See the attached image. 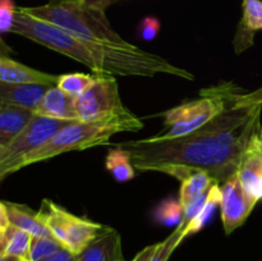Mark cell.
<instances>
[{"instance_id": "6da1fadb", "label": "cell", "mask_w": 262, "mask_h": 261, "mask_svg": "<svg viewBox=\"0 0 262 261\" xmlns=\"http://www.w3.org/2000/svg\"><path fill=\"white\" fill-rule=\"evenodd\" d=\"M235 92L227 110L200 129L173 140L128 141L118 145L142 171L168 165L202 169L220 184L239 170L251 138L261 125L262 105H235Z\"/></svg>"}, {"instance_id": "7a4b0ae2", "label": "cell", "mask_w": 262, "mask_h": 261, "mask_svg": "<svg viewBox=\"0 0 262 261\" xmlns=\"http://www.w3.org/2000/svg\"><path fill=\"white\" fill-rule=\"evenodd\" d=\"M12 33L23 36L45 48L79 61L99 76L154 77L169 74L193 81L194 74L169 63L163 56L138 46H115L83 40L50 22L36 18L17 8Z\"/></svg>"}, {"instance_id": "3957f363", "label": "cell", "mask_w": 262, "mask_h": 261, "mask_svg": "<svg viewBox=\"0 0 262 261\" xmlns=\"http://www.w3.org/2000/svg\"><path fill=\"white\" fill-rule=\"evenodd\" d=\"M143 123L129 110L96 122H69L55 133L46 145L18 161L13 168L12 174L25 166L46 161L51 158L69 153V151L86 150L95 146L107 145L110 138L117 133L137 132L142 129Z\"/></svg>"}, {"instance_id": "277c9868", "label": "cell", "mask_w": 262, "mask_h": 261, "mask_svg": "<svg viewBox=\"0 0 262 261\" xmlns=\"http://www.w3.org/2000/svg\"><path fill=\"white\" fill-rule=\"evenodd\" d=\"M109 4L110 0H74L20 9L83 40L129 48L132 44L118 35L107 20L105 9Z\"/></svg>"}, {"instance_id": "5b68a950", "label": "cell", "mask_w": 262, "mask_h": 261, "mask_svg": "<svg viewBox=\"0 0 262 261\" xmlns=\"http://www.w3.org/2000/svg\"><path fill=\"white\" fill-rule=\"evenodd\" d=\"M235 87L232 83L206 89L201 91V97L183 102L171 107L164 114V129L154 140H173L183 137L200 129L229 106Z\"/></svg>"}, {"instance_id": "8992f818", "label": "cell", "mask_w": 262, "mask_h": 261, "mask_svg": "<svg viewBox=\"0 0 262 261\" xmlns=\"http://www.w3.org/2000/svg\"><path fill=\"white\" fill-rule=\"evenodd\" d=\"M37 217L49 228L53 237L76 256L109 229L99 223L76 216L50 200H43Z\"/></svg>"}, {"instance_id": "52a82bcc", "label": "cell", "mask_w": 262, "mask_h": 261, "mask_svg": "<svg viewBox=\"0 0 262 261\" xmlns=\"http://www.w3.org/2000/svg\"><path fill=\"white\" fill-rule=\"evenodd\" d=\"M68 123L67 120L36 114L30 124L12 142L0 147V181H4L12 174L13 168L18 161L46 145L55 133Z\"/></svg>"}, {"instance_id": "ba28073f", "label": "cell", "mask_w": 262, "mask_h": 261, "mask_svg": "<svg viewBox=\"0 0 262 261\" xmlns=\"http://www.w3.org/2000/svg\"><path fill=\"white\" fill-rule=\"evenodd\" d=\"M78 120L96 122L127 110L120 99L118 83L113 76H97V79L74 101Z\"/></svg>"}, {"instance_id": "9c48e42d", "label": "cell", "mask_w": 262, "mask_h": 261, "mask_svg": "<svg viewBox=\"0 0 262 261\" xmlns=\"http://www.w3.org/2000/svg\"><path fill=\"white\" fill-rule=\"evenodd\" d=\"M222 202L220 215L225 234H230L243 224L255 209L257 200L247 193L239 179V173L230 176L224 183L220 184Z\"/></svg>"}, {"instance_id": "30bf717a", "label": "cell", "mask_w": 262, "mask_h": 261, "mask_svg": "<svg viewBox=\"0 0 262 261\" xmlns=\"http://www.w3.org/2000/svg\"><path fill=\"white\" fill-rule=\"evenodd\" d=\"M239 179L250 196L262 200V127L256 129L239 166Z\"/></svg>"}, {"instance_id": "8fae6325", "label": "cell", "mask_w": 262, "mask_h": 261, "mask_svg": "<svg viewBox=\"0 0 262 261\" xmlns=\"http://www.w3.org/2000/svg\"><path fill=\"white\" fill-rule=\"evenodd\" d=\"M59 76L37 71L13 60L12 58H0V82L7 83H37L54 87L58 84Z\"/></svg>"}, {"instance_id": "7c38bea8", "label": "cell", "mask_w": 262, "mask_h": 261, "mask_svg": "<svg viewBox=\"0 0 262 261\" xmlns=\"http://www.w3.org/2000/svg\"><path fill=\"white\" fill-rule=\"evenodd\" d=\"M50 86L37 83L0 82V101L37 112Z\"/></svg>"}, {"instance_id": "4fadbf2b", "label": "cell", "mask_w": 262, "mask_h": 261, "mask_svg": "<svg viewBox=\"0 0 262 261\" xmlns=\"http://www.w3.org/2000/svg\"><path fill=\"white\" fill-rule=\"evenodd\" d=\"M120 258H123L122 238L117 230L109 227L77 255L76 261H119Z\"/></svg>"}, {"instance_id": "5bb4252c", "label": "cell", "mask_w": 262, "mask_h": 261, "mask_svg": "<svg viewBox=\"0 0 262 261\" xmlns=\"http://www.w3.org/2000/svg\"><path fill=\"white\" fill-rule=\"evenodd\" d=\"M35 115L33 110L0 101V147L12 142Z\"/></svg>"}, {"instance_id": "9a60e30c", "label": "cell", "mask_w": 262, "mask_h": 261, "mask_svg": "<svg viewBox=\"0 0 262 261\" xmlns=\"http://www.w3.org/2000/svg\"><path fill=\"white\" fill-rule=\"evenodd\" d=\"M74 101H76V97L67 94L58 86L50 87L36 114L41 117L53 118V119L74 122V120H78Z\"/></svg>"}, {"instance_id": "2e32d148", "label": "cell", "mask_w": 262, "mask_h": 261, "mask_svg": "<svg viewBox=\"0 0 262 261\" xmlns=\"http://www.w3.org/2000/svg\"><path fill=\"white\" fill-rule=\"evenodd\" d=\"M243 15L234 37L235 53L253 44V35L262 30V0H243Z\"/></svg>"}, {"instance_id": "e0dca14e", "label": "cell", "mask_w": 262, "mask_h": 261, "mask_svg": "<svg viewBox=\"0 0 262 261\" xmlns=\"http://www.w3.org/2000/svg\"><path fill=\"white\" fill-rule=\"evenodd\" d=\"M9 216L10 224L31 233L33 237L51 238L53 234L49 228L37 217V212L32 211L25 205H18L14 202L3 201ZM54 238V237H53Z\"/></svg>"}, {"instance_id": "ac0fdd59", "label": "cell", "mask_w": 262, "mask_h": 261, "mask_svg": "<svg viewBox=\"0 0 262 261\" xmlns=\"http://www.w3.org/2000/svg\"><path fill=\"white\" fill-rule=\"evenodd\" d=\"M33 235L10 224L0 232V255H12L30 260V248Z\"/></svg>"}, {"instance_id": "d6986e66", "label": "cell", "mask_w": 262, "mask_h": 261, "mask_svg": "<svg viewBox=\"0 0 262 261\" xmlns=\"http://www.w3.org/2000/svg\"><path fill=\"white\" fill-rule=\"evenodd\" d=\"M216 182V179L212 178L207 171L197 168L192 169L191 173L182 181L181 184L179 200H181L183 207L196 200L197 197L206 193Z\"/></svg>"}, {"instance_id": "ffe728a7", "label": "cell", "mask_w": 262, "mask_h": 261, "mask_svg": "<svg viewBox=\"0 0 262 261\" xmlns=\"http://www.w3.org/2000/svg\"><path fill=\"white\" fill-rule=\"evenodd\" d=\"M105 166L118 182H128L136 176V168L128 154L118 146L109 150L105 159Z\"/></svg>"}, {"instance_id": "44dd1931", "label": "cell", "mask_w": 262, "mask_h": 261, "mask_svg": "<svg viewBox=\"0 0 262 261\" xmlns=\"http://www.w3.org/2000/svg\"><path fill=\"white\" fill-rule=\"evenodd\" d=\"M220 202H222V189H220V183L216 182V183L210 188L209 197H207V201L206 204H205V206L202 207L201 211H200L199 214L191 220V223L186 227L187 237H188L189 234L200 232V230L207 224V222H209L212 217V215H214L216 207L220 206Z\"/></svg>"}, {"instance_id": "7402d4cb", "label": "cell", "mask_w": 262, "mask_h": 261, "mask_svg": "<svg viewBox=\"0 0 262 261\" xmlns=\"http://www.w3.org/2000/svg\"><path fill=\"white\" fill-rule=\"evenodd\" d=\"M154 217L160 224L166 227L181 224L183 219V205L179 197H168L159 205L154 212Z\"/></svg>"}, {"instance_id": "603a6c76", "label": "cell", "mask_w": 262, "mask_h": 261, "mask_svg": "<svg viewBox=\"0 0 262 261\" xmlns=\"http://www.w3.org/2000/svg\"><path fill=\"white\" fill-rule=\"evenodd\" d=\"M99 74H84V73H69L59 76V81L56 86L67 94L77 97L83 94L90 86L95 83Z\"/></svg>"}, {"instance_id": "cb8c5ba5", "label": "cell", "mask_w": 262, "mask_h": 261, "mask_svg": "<svg viewBox=\"0 0 262 261\" xmlns=\"http://www.w3.org/2000/svg\"><path fill=\"white\" fill-rule=\"evenodd\" d=\"M186 237V225L181 223L179 225H177L174 232L165 241L158 243V247H156V251L154 252L150 261H168L174 250L181 245V242Z\"/></svg>"}, {"instance_id": "d4e9b609", "label": "cell", "mask_w": 262, "mask_h": 261, "mask_svg": "<svg viewBox=\"0 0 262 261\" xmlns=\"http://www.w3.org/2000/svg\"><path fill=\"white\" fill-rule=\"evenodd\" d=\"M63 248V245L55 238L33 237L30 248L31 261H43Z\"/></svg>"}, {"instance_id": "484cf974", "label": "cell", "mask_w": 262, "mask_h": 261, "mask_svg": "<svg viewBox=\"0 0 262 261\" xmlns=\"http://www.w3.org/2000/svg\"><path fill=\"white\" fill-rule=\"evenodd\" d=\"M15 13L17 7L13 0H0V32H12Z\"/></svg>"}, {"instance_id": "4316f807", "label": "cell", "mask_w": 262, "mask_h": 261, "mask_svg": "<svg viewBox=\"0 0 262 261\" xmlns=\"http://www.w3.org/2000/svg\"><path fill=\"white\" fill-rule=\"evenodd\" d=\"M160 31V22L156 17H145L137 27L138 36L145 41H151Z\"/></svg>"}, {"instance_id": "83f0119b", "label": "cell", "mask_w": 262, "mask_h": 261, "mask_svg": "<svg viewBox=\"0 0 262 261\" xmlns=\"http://www.w3.org/2000/svg\"><path fill=\"white\" fill-rule=\"evenodd\" d=\"M235 105L243 106V105H262V86L260 89L251 92L237 91L235 92Z\"/></svg>"}, {"instance_id": "f1b7e54d", "label": "cell", "mask_w": 262, "mask_h": 261, "mask_svg": "<svg viewBox=\"0 0 262 261\" xmlns=\"http://www.w3.org/2000/svg\"><path fill=\"white\" fill-rule=\"evenodd\" d=\"M76 257L77 256L74 253H72L71 251L63 247L58 252H55L53 256H50V257H48L43 261H76Z\"/></svg>"}, {"instance_id": "f546056e", "label": "cell", "mask_w": 262, "mask_h": 261, "mask_svg": "<svg viewBox=\"0 0 262 261\" xmlns=\"http://www.w3.org/2000/svg\"><path fill=\"white\" fill-rule=\"evenodd\" d=\"M156 247H158V243L147 246V247L143 248L142 251H140V252L136 255V257L133 258L132 261H150L151 257H152L154 252L156 251Z\"/></svg>"}, {"instance_id": "4dcf8cb0", "label": "cell", "mask_w": 262, "mask_h": 261, "mask_svg": "<svg viewBox=\"0 0 262 261\" xmlns=\"http://www.w3.org/2000/svg\"><path fill=\"white\" fill-rule=\"evenodd\" d=\"M10 225L9 216H8L7 209H5L4 202H0V232L7 229Z\"/></svg>"}, {"instance_id": "1f68e13d", "label": "cell", "mask_w": 262, "mask_h": 261, "mask_svg": "<svg viewBox=\"0 0 262 261\" xmlns=\"http://www.w3.org/2000/svg\"><path fill=\"white\" fill-rule=\"evenodd\" d=\"M0 261H25V258L12 255H0Z\"/></svg>"}, {"instance_id": "d6a6232c", "label": "cell", "mask_w": 262, "mask_h": 261, "mask_svg": "<svg viewBox=\"0 0 262 261\" xmlns=\"http://www.w3.org/2000/svg\"><path fill=\"white\" fill-rule=\"evenodd\" d=\"M51 3H61V2H74V0H50Z\"/></svg>"}, {"instance_id": "836d02e7", "label": "cell", "mask_w": 262, "mask_h": 261, "mask_svg": "<svg viewBox=\"0 0 262 261\" xmlns=\"http://www.w3.org/2000/svg\"><path fill=\"white\" fill-rule=\"evenodd\" d=\"M119 261H127V260H125V258L124 257H123V258H120V260Z\"/></svg>"}, {"instance_id": "e575fe53", "label": "cell", "mask_w": 262, "mask_h": 261, "mask_svg": "<svg viewBox=\"0 0 262 261\" xmlns=\"http://www.w3.org/2000/svg\"><path fill=\"white\" fill-rule=\"evenodd\" d=\"M25 261H31V260H25Z\"/></svg>"}]
</instances>
